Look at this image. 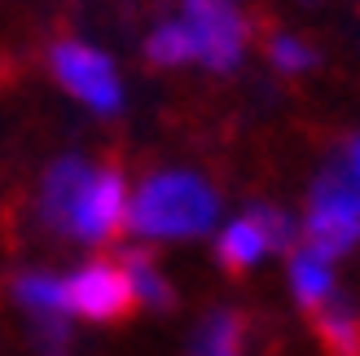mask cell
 I'll use <instances>...</instances> for the list:
<instances>
[{
    "mask_svg": "<svg viewBox=\"0 0 360 356\" xmlns=\"http://www.w3.org/2000/svg\"><path fill=\"white\" fill-rule=\"evenodd\" d=\"M132 185L119 163H97L88 154L66 150L49 158L35 181L31 216L49 238L79 251H105L128 234Z\"/></svg>",
    "mask_w": 360,
    "mask_h": 356,
    "instance_id": "6da1fadb",
    "label": "cell"
},
{
    "mask_svg": "<svg viewBox=\"0 0 360 356\" xmlns=\"http://www.w3.org/2000/svg\"><path fill=\"white\" fill-rule=\"evenodd\" d=\"M220 224V189L193 167H158L132 185L128 234L141 246L198 242Z\"/></svg>",
    "mask_w": 360,
    "mask_h": 356,
    "instance_id": "7a4b0ae2",
    "label": "cell"
},
{
    "mask_svg": "<svg viewBox=\"0 0 360 356\" xmlns=\"http://www.w3.org/2000/svg\"><path fill=\"white\" fill-rule=\"evenodd\" d=\"M299 246H308L330 264L360 246V189L343 172V163L316 172V181L308 185V203L299 216Z\"/></svg>",
    "mask_w": 360,
    "mask_h": 356,
    "instance_id": "3957f363",
    "label": "cell"
},
{
    "mask_svg": "<svg viewBox=\"0 0 360 356\" xmlns=\"http://www.w3.org/2000/svg\"><path fill=\"white\" fill-rule=\"evenodd\" d=\"M44 66H49V80L88 115L115 119L123 106H128V88H123V75H119L115 58L105 49L79 40V35L53 40L49 53H44Z\"/></svg>",
    "mask_w": 360,
    "mask_h": 356,
    "instance_id": "277c9868",
    "label": "cell"
},
{
    "mask_svg": "<svg viewBox=\"0 0 360 356\" xmlns=\"http://www.w3.org/2000/svg\"><path fill=\"white\" fill-rule=\"evenodd\" d=\"M295 246H299V220L277 203H255L215 234V260L229 273H250L268 255L295 251Z\"/></svg>",
    "mask_w": 360,
    "mask_h": 356,
    "instance_id": "5b68a950",
    "label": "cell"
},
{
    "mask_svg": "<svg viewBox=\"0 0 360 356\" xmlns=\"http://www.w3.org/2000/svg\"><path fill=\"white\" fill-rule=\"evenodd\" d=\"M180 27L189 31L193 44V66H207L215 75L238 70L250 44L246 13L238 9V0H180Z\"/></svg>",
    "mask_w": 360,
    "mask_h": 356,
    "instance_id": "8992f818",
    "label": "cell"
},
{
    "mask_svg": "<svg viewBox=\"0 0 360 356\" xmlns=\"http://www.w3.org/2000/svg\"><path fill=\"white\" fill-rule=\"evenodd\" d=\"M62 299H66V317L75 326H115L136 312L119 260H101V255L79 260L75 269L62 273Z\"/></svg>",
    "mask_w": 360,
    "mask_h": 356,
    "instance_id": "52a82bcc",
    "label": "cell"
},
{
    "mask_svg": "<svg viewBox=\"0 0 360 356\" xmlns=\"http://www.w3.org/2000/svg\"><path fill=\"white\" fill-rule=\"evenodd\" d=\"M9 304L18 308V317L27 322V330L35 326H75L66 317V299H62V273L58 269H18L9 277Z\"/></svg>",
    "mask_w": 360,
    "mask_h": 356,
    "instance_id": "ba28073f",
    "label": "cell"
},
{
    "mask_svg": "<svg viewBox=\"0 0 360 356\" xmlns=\"http://www.w3.org/2000/svg\"><path fill=\"white\" fill-rule=\"evenodd\" d=\"M290 260H285V281H290V295L295 304L303 312H321L330 304V299H338V277H334V264L321 260L316 251H308V246H295V251H285Z\"/></svg>",
    "mask_w": 360,
    "mask_h": 356,
    "instance_id": "9c48e42d",
    "label": "cell"
},
{
    "mask_svg": "<svg viewBox=\"0 0 360 356\" xmlns=\"http://www.w3.org/2000/svg\"><path fill=\"white\" fill-rule=\"evenodd\" d=\"M119 269L128 277V291H132V304L146 308V312H172L176 304V291H172V277L158 269V260L150 255V246H128L119 251Z\"/></svg>",
    "mask_w": 360,
    "mask_h": 356,
    "instance_id": "30bf717a",
    "label": "cell"
},
{
    "mask_svg": "<svg viewBox=\"0 0 360 356\" xmlns=\"http://www.w3.org/2000/svg\"><path fill=\"white\" fill-rule=\"evenodd\" d=\"M185 356H246V322L233 308H211L198 317Z\"/></svg>",
    "mask_w": 360,
    "mask_h": 356,
    "instance_id": "8fae6325",
    "label": "cell"
},
{
    "mask_svg": "<svg viewBox=\"0 0 360 356\" xmlns=\"http://www.w3.org/2000/svg\"><path fill=\"white\" fill-rule=\"evenodd\" d=\"M312 326L330 356H360V308H352L343 295L330 299L321 312H312Z\"/></svg>",
    "mask_w": 360,
    "mask_h": 356,
    "instance_id": "7c38bea8",
    "label": "cell"
},
{
    "mask_svg": "<svg viewBox=\"0 0 360 356\" xmlns=\"http://www.w3.org/2000/svg\"><path fill=\"white\" fill-rule=\"evenodd\" d=\"M146 62L158 70H180V66H193V44H189V31L180 27V18H167L146 35Z\"/></svg>",
    "mask_w": 360,
    "mask_h": 356,
    "instance_id": "4fadbf2b",
    "label": "cell"
},
{
    "mask_svg": "<svg viewBox=\"0 0 360 356\" xmlns=\"http://www.w3.org/2000/svg\"><path fill=\"white\" fill-rule=\"evenodd\" d=\"M268 62H273L281 75H308V70L316 66V49L308 40H299V35L277 31L273 40H268Z\"/></svg>",
    "mask_w": 360,
    "mask_h": 356,
    "instance_id": "5bb4252c",
    "label": "cell"
},
{
    "mask_svg": "<svg viewBox=\"0 0 360 356\" xmlns=\"http://www.w3.org/2000/svg\"><path fill=\"white\" fill-rule=\"evenodd\" d=\"M343 172L356 181V189H360V136H352L347 141V150H343Z\"/></svg>",
    "mask_w": 360,
    "mask_h": 356,
    "instance_id": "9a60e30c",
    "label": "cell"
},
{
    "mask_svg": "<svg viewBox=\"0 0 360 356\" xmlns=\"http://www.w3.org/2000/svg\"><path fill=\"white\" fill-rule=\"evenodd\" d=\"M308 5H312V0H308Z\"/></svg>",
    "mask_w": 360,
    "mask_h": 356,
    "instance_id": "2e32d148",
    "label": "cell"
}]
</instances>
